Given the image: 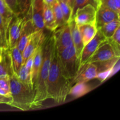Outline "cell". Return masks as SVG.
Returning a JSON list of instances; mask_svg holds the SVG:
<instances>
[{
	"label": "cell",
	"instance_id": "cell-5",
	"mask_svg": "<svg viewBox=\"0 0 120 120\" xmlns=\"http://www.w3.org/2000/svg\"><path fill=\"white\" fill-rule=\"evenodd\" d=\"M26 16H15L9 23L7 29V41L9 49L16 46L22 33Z\"/></svg>",
	"mask_w": 120,
	"mask_h": 120
},
{
	"label": "cell",
	"instance_id": "cell-11",
	"mask_svg": "<svg viewBox=\"0 0 120 120\" xmlns=\"http://www.w3.org/2000/svg\"><path fill=\"white\" fill-rule=\"evenodd\" d=\"M45 37L43 30H35L32 33L24 50L22 52L23 59L22 64L25 63L29 56H31L37 48L43 43Z\"/></svg>",
	"mask_w": 120,
	"mask_h": 120
},
{
	"label": "cell",
	"instance_id": "cell-38",
	"mask_svg": "<svg viewBox=\"0 0 120 120\" xmlns=\"http://www.w3.org/2000/svg\"><path fill=\"white\" fill-rule=\"evenodd\" d=\"M58 1H64V2H68V0H58ZM69 4V3H68Z\"/></svg>",
	"mask_w": 120,
	"mask_h": 120
},
{
	"label": "cell",
	"instance_id": "cell-16",
	"mask_svg": "<svg viewBox=\"0 0 120 120\" xmlns=\"http://www.w3.org/2000/svg\"><path fill=\"white\" fill-rule=\"evenodd\" d=\"M26 21L23 25L22 33L17 43V47L19 50L22 52L24 50L27 43L29 41L32 33L35 31L31 19L29 16H26Z\"/></svg>",
	"mask_w": 120,
	"mask_h": 120
},
{
	"label": "cell",
	"instance_id": "cell-4",
	"mask_svg": "<svg viewBox=\"0 0 120 120\" xmlns=\"http://www.w3.org/2000/svg\"><path fill=\"white\" fill-rule=\"evenodd\" d=\"M58 53L63 75L71 82L77 74L79 68L78 61L73 45L69 46Z\"/></svg>",
	"mask_w": 120,
	"mask_h": 120
},
{
	"label": "cell",
	"instance_id": "cell-40",
	"mask_svg": "<svg viewBox=\"0 0 120 120\" xmlns=\"http://www.w3.org/2000/svg\"><path fill=\"white\" fill-rule=\"evenodd\" d=\"M29 1H30V2H31V1H32V0H29Z\"/></svg>",
	"mask_w": 120,
	"mask_h": 120
},
{
	"label": "cell",
	"instance_id": "cell-6",
	"mask_svg": "<svg viewBox=\"0 0 120 120\" xmlns=\"http://www.w3.org/2000/svg\"><path fill=\"white\" fill-rule=\"evenodd\" d=\"M120 57L116 55L113 48L106 41L100 45L86 63H99L108 62L116 57Z\"/></svg>",
	"mask_w": 120,
	"mask_h": 120
},
{
	"label": "cell",
	"instance_id": "cell-30",
	"mask_svg": "<svg viewBox=\"0 0 120 120\" xmlns=\"http://www.w3.org/2000/svg\"><path fill=\"white\" fill-rule=\"evenodd\" d=\"M8 7L10 8L12 11L13 12L15 16H19L21 15L19 10L18 6L17 0H4Z\"/></svg>",
	"mask_w": 120,
	"mask_h": 120
},
{
	"label": "cell",
	"instance_id": "cell-31",
	"mask_svg": "<svg viewBox=\"0 0 120 120\" xmlns=\"http://www.w3.org/2000/svg\"><path fill=\"white\" fill-rule=\"evenodd\" d=\"M0 87L4 89L5 90L8 91V92H10L9 77H0Z\"/></svg>",
	"mask_w": 120,
	"mask_h": 120
},
{
	"label": "cell",
	"instance_id": "cell-8",
	"mask_svg": "<svg viewBox=\"0 0 120 120\" xmlns=\"http://www.w3.org/2000/svg\"><path fill=\"white\" fill-rule=\"evenodd\" d=\"M55 45L58 52H60L73 45L71 31L69 22L57 28L53 32Z\"/></svg>",
	"mask_w": 120,
	"mask_h": 120
},
{
	"label": "cell",
	"instance_id": "cell-19",
	"mask_svg": "<svg viewBox=\"0 0 120 120\" xmlns=\"http://www.w3.org/2000/svg\"><path fill=\"white\" fill-rule=\"evenodd\" d=\"M78 28L84 46L93 39L97 32V28L95 25L84 24Z\"/></svg>",
	"mask_w": 120,
	"mask_h": 120
},
{
	"label": "cell",
	"instance_id": "cell-26",
	"mask_svg": "<svg viewBox=\"0 0 120 120\" xmlns=\"http://www.w3.org/2000/svg\"><path fill=\"white\" fill-rule=\"evenodd\" d=\"M53 11L54 15L55 16V19H56V24L57 28L59 27L62 26L66 24V22L64 21V18H63V14H62V10H61L60 7L59 5L58 1H56L52 6Z\"/></svg>",
	"mask_w": 120,
	"mask_h": 120
},
{
	"label": "cell",
	"instance_id": "cell-12",
	"mask_svg": "<svg viewBox=\"0 0 120 120\" xmlns=\"http://www.w3.org/2000/svg\"><path fill=\"white\" fill-rule=\"evenodd\" d=\"M98 70L94 63H86L77 71V74L71 80V86L77 83H87L98 77Z\"/></svg>",
	"mask_w": 120,
	"mask_h": 120
},
{
	"label": "cell",
	"instance_id": "cell-22",
	"mask_svg": "<svg viewBox=\"0 0 120 120\" xmlns=\"http://www.w3.org/2000/svg\"><path fill=\"white\" fill-rule=\"evenodd\" d=\"M16 75L19 80L25 86L34 90L31 82V71L26 68L25 64H22Z\"/></svg>",
	"mask_w": 120,
	"mask_h": 120
},
{
	"label": "cell",
	"instance_id": "cell-13",
	"mask_svg": "<svg viewBox=\"0 0 120 120\" xmlns=\"http://www.w3.org/2000/svg\"><path fill=\"white\" fill-rule=\"evenodd\" d=\"M114 20H120V14L101 5L97 9L96 16V26L97 29L108 22Z\"/></svg>",
	"mask_w": 120,
	"mask_h": 120
},
{
	"label": "cell",
	"instance_id": "cell-20",
	"mask_svg": "<svg viewBox=\"0 0 120 120\" xmlns=\"http://www.w3.org/2000/svg\"><path fill=\"white\" fill-rule=\"evenodd\" d=\"M0 16L3 21L4 25L7 33V29L9 23L15 16L4 0H0Z\"/></svg>",
	"mask_w": 120,
	"mask_h": 120
},
{
	"label": "cell",
	"instance_id": "cell-10",
	"mask_svg": "<svg viewBox=\"0 0 120 120\" xmlns=\"http://www.w3.org/2000/svg\"><path fill=\"white\" fill-rule=\"evenodd\" d=\"M43 0H32L28 15L31 19L35 30H43ZM26 15V16H27Z\"/></svg>",
	"mask_w": 120,
	"mask_h": 120
},
{
	"label": "cell",
	"instance_id": "cell-34",
	"mask_svg": "<svg viewBox=\"0 0 120 120\" xmlns=\"http://www.w3.org/2000/svg\"><path fill=\"white\" fill-rule=\"evenodd\" d=\"M0 94L3 95V96H7V97H11L10 92H8V91H6L4 89H2L1 87H0Z\"/></svg>",
	"mask_w": 120,
	"mask_h": 120
},
{
	"label": "cell",
	"instance_id": "cell-28",
	"mask_svg": "<svg viewBox=\"0 0 120 120\" xmlns=\"http://www.w3.org/2000/svg\"><path fill=\"white\" fill-rule=\"evenodd\" d=\"M0 46L1 48H8L7 33L4 25L3 21L0 16Z\"/></svg>",
	"mask_w": 120,
	"mask_h": 120
},
{
	"label": "cell",
	"instance_id": "cell-39",
	"mask_svg": "<svg viewBox=\"0 0 120 120\" xmlns=\"http://www.w3.org/2000/svg\"><path fill=\"white\" fill-rule=\"evenodd\" d=\"M1 49H2V48H1V46H0V54H1Z\"/></svg>",
	"mask_w": 120,
	"mask_h": 120
},
{
	"label": "cell",
	"instance_id": "cell-9",
	"mask_svg": "<svg viewBox=\"0 0 120 120\" xmlns=\"http://www.w3.org/2000/svg\"><path fill=\"white\" fill-rule=\"evenodd\" d=\"M97 9L91 5H87L76 11L73 18L78 26L84 24L96 25V16Z\"/></svg>",
	"mask_w": 120,
	"mask_h": 120
},
{
	"label": "cell",
	"instance_id": "cell-21",
	"mask_svg": "<svg viewBox=\"0 0 120 120\" xmlns=\"http://www.w3.org/2000/svg\"><path fill=\"white\" fill-rule=\"evenodd\" d=\"M12 60V69L14 73L16 74L21 67L23 62L22 52L18 48L17 46L9 49Z\"/></svg>",
	"mask_w": 120,
	"mask_h": 120
},
{
	"label": "cell",
	"instance_id": "cell-1",
	"mask_svg": "<svg viewBox=\"0 0 120 120\" xmlns=\"http://www.w3.org/2000/svg\"><path fill=\"white\" fill-rule=\"evenodd\" d=\"M71 87V81L67 79L63 74L58 51L55 42L52 52L51 63L48 79V99L51 98L57 103H64L69 95Z\"/></svg>",
	"mask_w": 120,
	"mask_h": 120
},
{
	"label": "cell",
	"instance_id": "cell-29",
	"mask_svg": "<svg viewBox=\"0 0 120 120\" xmlns=\"http://www.w3.org/2000/svg\"><path fill=\"white\" fill-rule=\"evenodd\" d=\"M18 6L21 15L26 16L30 9V2L29 0H17Z\"/></svg>",
	"mask_w": 120,
	"mask_h": 120
},
{
	"label": "cell",
	"instance_id": "cell-35",
	"mask_svg": "<svg viewBox=\"0 0 120 120\" xmlns=\"http://www.w3.org/2000/svg\"><path fill=\"white\" fill-rule=\"evenodd\" d=\"M56 1H57V0H43V3L48 5L50 6V7H52Z\"/></svg>",
	"mask_w": 120,
	"mask_h": 120
},
{
	"label": "cell",
	"instance_id": "cell-7",
	"mask_svg": "<svg viewBox=\"0 0 120 120\" xmlns=\"http://www.w3.org/2000/svg\"><path fill=\"white\" fill-rule=\"evenodd\" d=\"M106 40L107 39L105 38V36L101 34L100 30L97 29V33L93 39H91L87 44L83 48L82 53H81L78 70L86 63L88 60L93 55L97 48Z\"/></svg>",
	"mask_w": 120,
	"mask_h": 120
},
{
	"label": "cell",
	"instance_id": "cell-37",
	"mask_svg": "<svg viewBox=\"0 0 120 120\" xmlns=\"http://www.w3.org/2000/svg\"><path fill=\"white\" fill-rule=\"evenodd\" d=\"M68 3H69V5L71 7V8H73V5H74V2H75V0H68Z\"/></svg>",
	"mask_w": 120,
	"mask_h": 120
},
{
	"label": "cell",
	"instance_id": "cell-32",
	"mask_svg": "<svg viewBox=\"0 0 120 120\" xmlns=\"http://www.w3.org/2000/svg\"><path fill=\"white\" fill-rule=\"evenodd\" d=\"M101 5L107 7L110 9L115 11L118 14H120V12H118V11H117L116 5H115L114 0H101Z\"/></svg>",
	"mask_w": 120,
	"mask_h": 120
},
{
	"label": "cell",
	"instance_id": "cell-3",
	"mask_svg": "<svg viewBox=\"0 0 120 120\" xmlns=\"http://www.w3.org/2000/svg\"><path fill=\"white\" fill-rule=\"evenodd\" d=\"M12 102L9 105L22 111L34 109V90L25 86L15 73L9 77Z\"/></svg>",
	"mask_w": 120,
	"mask_h": 120
},
{
	"label": "cell",
	"instance_id": "cell-36",
	"mask_svg": "<svg viewBox=\"0 0 120 120\" xmlns=\"http://www.w3.org/2000/svg\"><path fill=\"white\" fill-rule=\"evenodd\" d=\"M115 5L118 12H120V0H114Z\"/></svg>",
	"mask_w": 120,
	"mask_h": 120
},
{
	"label": "cell",
	"instance_id": "cell-15",
	"mask_svg": "<svg viewBox=\"0 0 120 120\" xmlns=\"http://www.w3.org/2000/svg\"><path fill=\"white\" fill-rule=\"evenodd\" d=\"M69 23L70 25L73 45L75 47V50H76L77 61H78V64L79 66L81 53H82V52L84 46L83 45V42H82V38H81L78 26L76 24L73 18H72L69 21Z\"/></svg>",
	"mask_w": 120,
	"mask_h": 120
},
{
	"label": "cell",
	"instance_id": "cell-25",
	"mask_svg": "<svg viewBox=\"0 0 120 120\" xmlns=\"http://www.w3.org/2000/svg\"><path fill=\"white\" fill-rule=\"evenodd\" d=\"M89 4L91 5L94 7H95L96 9H97L101 5V2L100 0H75L73 8L72 9L73 16L76 11L78 8H82V7Z\"/></svg>",
	"mask_w": 120,
	"mask_h": 120
},
{
	"label": "cell",
	"instance_id": "cell-14",
	"mask_svg": "<svg viewBox=\"0 0 120 120\" xmlns=\"http://www.w3.org/2000/svg\"><path fill=\"white\" fill-rule=\"evenodd\" d=\"M14 73L9 48H2L0 54V77H10Z\"/></svg>",
	"mask_w": 120,
	"mask_h": 120
},
{
	"label": "cell",
	"instance_id": "cell-2",
	"mask_svg": "<svg viewBox=\"0 0 120 120\" xmlns=\"http://www.w3.org/2000/svg\"><path fill=\"white\" fill-rule=\"evenodd\" d=\"M54 43L55 39L53 34L46 36L43 42L42 63L34 87V109L42 107V103L48 99V79Z\"/></svg>",
	"mask_w": 120,
	"mask_h": 120
},
{
	"label": "cell",
	"instance_id": "cell-41",
	"mask_svg": "<svg viewBox=\"0 0 120 120\" xmlns=\"http://www.w3.org/2000/svg\"><path fill=\"white\" fill-rule=\"evenodd\" d=\"M100 1H101V0H100Z\"/></svg>",
	"mask_w": 120,
	"mask_h": 120
},
{
	"label": "cell",
	"instance_id": "cell-27",
	"mask_svg": "<svg viewBox=\"0 0 120 120\" xmlns=\"http://www.w3.org/2000/svg\"><path fill=\"white\" fill-rule=\"evenodd\" d=\"M57 1L60 7L64 21L66 23H68L73 18L72 8L69 5L68 2H64V1H58V0Z\"/></svg>",
	"mask_w": 120,
	"mask_h": 120
},
{
	"label": "cell",
	"instance_id": "cell-18",
	"mask_svg": "<svg viewBox=\"0 0 120 120\" xmlns=\"http://www.w3.org/2000/svg\"><path fill=\"white\" fill-rule=\"evenodd\" d=\"M42 49H43V43L35 50V55H34L32 66L31 69V82L33 87H34V85L37 79L41 63H42Z\"/></svg>",
	"mask_w": 120,
	"mask_h": 120
},
{
	"label": "cell",
	"instance_id": "cell-23",
	"mask_svg": "<svg viewBox=\"0 0 120 120\" xmlns=\"http://www.w3.org/2000/svg\"><path fill=\"white\" fill-rule=\"evenodd\" d=\"M91 90V88L86 83H77L71 87L69 94L77 98L85 95Z\"/></svg>",
	"mask_w": 120,
	"mask_h": 120
},
{
	"label": "cell",
	"instance_id": "cell-33",
	"mask_svg": "<svg viewBox=\"0 0 120 120\" xmlns=\"http://www.w3.org/2000/svg\"><path fill=\"white\" fill-rule=\"evenodd\" d=\"M11 102V97H7V96H3V95L0 94V104H5L9 105Z\"/></svg>",
	"mask_w": 120,
	"mask_h": 120
},
{
	"label": "cell",
	"instance_id": "cell-24",
	"mask_svg": "<svg viewBox=\"0 0 120 120\" xmlns=\"http://www.w3.org/2000/svg\"><path fill=\"white\" fill-rule=\"evenodd\" d=\"M120 26V20H114V21H112L111 22L105 23L103 26H101L100 28H98V30L101 32V34L105 36V38L108 39L112 36L116 29Z\"/></svg>",
	"mask_w": 120,
	"mask_h": 120
},
{
	"label": "cell",
	"instance_id": "cell-17",
	"mask_svg": "<svg viewBox=\"0 0 120 120\" xmlns=\"http://www.w3.org/2000/svg\"><path fill=\"white\" fill-rule=\"evenodd\" d=\"M43 18L44 26L51 32H54L56 29V19L53 11L50 6L43 3Z\"/></svg>",
	"mask_w": 120,
	"mask_h": 120
}]
</instances>
